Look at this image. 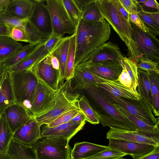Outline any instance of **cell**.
I'll return each mask as SVG.
<instances>
[{"label": "cell", "instance_id": "obj_1", "mask_svg": "<svg viewBox=\"0 0 159 159\" xmlns=\"http://www.w3.org/2000/svg\"><path fill=\"white\" fill-rule=\"evenodd\" d=\"M111 28L104 20L101 22L81 19L76 28L75 65L85 62L92 53L109 39Z\"/></svg>", "mask_w": 159, "mask_h": 159}, {"label": "cell", "instance_id": "obj_2", "mask_svg": "<svg viewBox=\"0 0 159 159\" xmlns=\"http://www.w3.org/2000/svg\"><path fill=\"white\" fill-rule=\"evenodd\" d=\"M101 6L105 19L125 43L128 49L127 55L137 65L142 56L134 40L130 22L127 21L120 13L114 0H101Z\"/></svg>", "mask_w": 159, "mask_h": 159}, {"label": "cell", "instance_id": "obj_3", "mask_svg": "<svg viewBox=\"0 0 159 159\" xmlns=\"http://www.w3.org/2000/svg\"><path fill=\"white\" fill-rule=\"evenodd\" d=\"M99 108L95 111L99 123L103 126L124 130H137L133 123L118 110L102 93L97 86H90L84 89Z\"/></svg>", "mask_w": 159, "mask_h": 159}, {"label": "cell", "instance_id": "obj_4", "mask_svg": "<svg viewBox=\"0 0 159 159\" xmlns=\"http://www.w3.org/2000/svg\"><path fill=\"white\" fill-rule=\"evenodd\" d=\"M70 80H67L65 83L59 86L53 107L45 113L34 118L41 126L50 124L67 111L75 109H80L78 104L80 94L70 91Z\"/></svg>", "mask_w": 159, "mask_h": 159}, {"label": "cell", "instance_id": "obj_5", "mask_svg": "<svg viewBox=\"0 0 159 159\" xmlns=\"http://www.w3.org/2000/svg\"><path fill=\"white\" fill-rule=\"evenodd\" d=\"M9 73L15 103L23 107L28 113L38 79L30 69Z\"/></svg>", "mask_w": 159, "mask_h": 159}, {"label": "cell", "instance_id": "obj_6", "mask_svg": "<svg viewBox=\"0 0 159 159\" xmlns=\"http://www.w3.org/2000/svg\"><path fill=\"white\" fill-rule=\"evenodd\" d=\"M99 88L103 95L112 103L120 105L148 125L155 126L159 125L158 117H155L150 106L142 98L139 100L129 99L113 95Z\"/></svg>", "mask_w": 159, "mask_h": 159}, {"label": "cell", "instance_id": "obj_7", "mask_svg": "<svg viewBox=\"0 0 159 159\" xmlns=\"http://www.w3.org/2000/svg\"><path fill=\"white\" fill-rule=\"evenodd\" d=\"M69 142L61 137L41 138L33 147L38 159H70Z\"/></svg>", "mask_w": 159, "mask_h": 159}, {"label": "cell", "instance_id": "obj_8", "mask_svg": "<svg viewBox=\"0 0 159 159\" xmlns=\"http://www.w3.org/2000/svg\"><path fill=\"white\" fill-rule=\"evenodd\" d=\"M38 79V84L30 102L28 112L31 117L35 118L47 112L53 107L56 102L57 90H54Z\"/></svg>", "mask_w": 159, "mask_h": 159}, {"label": "cell", "instance_id": "obj_9", "mask_svg": "<svg viewBox=\"0 0 159 159\" xmlns=\"http://www.w3.org/2000/svg\"><path fill=\"white\" fill-rule=\"evenodd\" d=\"M47 6L49 11L52 32L64 37L65 34H75L76 27L70 19L61 0H47Z\"/></svg>", "mask_w": 159, "mask_h": 159}, {"label": "cell", "instance_id": "obj_10", "mask_svg": "<svg viewBox=\"0 0 159 159\" xmlns=\"http://www.w3.org/2000/svg\"><path fill=\"white\" fill-rule=\"evenodd\" d=\"M134 39L141 53L142 58L159 62V41L155 35L148 34L130 22ZM141 59V58H140Z\"/></svg>", "mask_w": 159, "mask_h": 159}, {"label": "cell", "instance_id": "obj_11", "mask_svg": "<svg viewBox=\"0 0 159 159\" xmlns=\"http://www.w3.org/2000/svg\"><path fill=\"white\" fill-rule=\"evenodd\" d=\"M30 70L38 78L54 90H58L60 83L63 81L60 71L53 67L49 54L42 57Z\"/></svg>", "mask_w": 159, "mask_h": 159}, {"label": "cell", "instance_id": "obj_12", "mask_svg": "<svg viewBox=\"0 0 159 159\" xmlns=\"http://www.w3.org/2000/svg\"><path fill=\"white\" fill-rule=\"evenodd\" d=\"M34 4L29 20L46 41L52 32L49 11L43 0H34Z\"/></svg>", "mask_w": 159, "mask_h": 159}, {"label": "cell", "instance_id": "obj_13", "mask_svg": "<svg viewBox=\"0 0 159 159\" xmlns=\"http://www.w3.org/2000/svg\"><path fill=\"white\" fill-rule=\"evenodd\" d=\"M124 57L118 46L109 42L95 50L85 62L120 63V60Z\"/></svg>", "mask_w": 159, "mask_h": 159}, {"label": "cell", "instance_id": "obj_14", "mask_svg": "<svg viewBox=\"0 0 159 159\" xmlns=\"http://www.w3.org/2000/svg\"><path fill=\"white\" fill-rule=\"evenodd\" d=\"M108 140V146L131 156L133 159H138L148 154L156 147L150 144L124 140L115 139Z\"/></svg>", "mask_w": 159, "mask_h": 159}, {"label": "cell", "instance_id": "obj_15", "mask_svg": "<svg viewBox=\"0 0 159 159\" xmlns=\"http://www.w3.org/2000/svg\"><path fill=\"white\" fill-rule=\"evenodd\" d=\"M41 126L34 118L31 117L14 133L13 139L24 145L33 147L41 138Z\"/></svg>", "mask_w": 159, "mask_h": 159}, {"label": "cell", "instance_id": "obj_16", "mask_svg": "<svg viewBox=\"0 0 159 159\" xmlns=\"http://www.w3.org/2000/svg\"><path fill=\"white\" fill-rule=\"evenodd\" d=\"M86 121L80 123L70 121L52 127L44 126L41 130V138L63 137L69 141L83 128Z\"/></svg>", "mask_w": 159, "mask_h": 159}, {"label": "cell", "instance_id": "obj_17", "mask_svg": "<svg viewBox=\"0 0 159 159\" xmlns=\"http://www.w3.org/2000/svg\"><path fill=\"white\" fill-rule=\"evenodd\" d=\"M99 83L97 87L117 97L130 100H139L141 97L121 84L117 80H110L98 76Z\"/></svg>", "mask_w": 159, "mask_h": 159}, {"label": "cell", "instance_id": "obj_18", "mask_svg": "<svg viewBox=\"0 0 159 159\" xmlns=\"http://www.w3.org/2000/svg\"><path fill=\"white\" fill-rule=\"evenodd\" d=\"M80 64L96 75L112 80L118 79L122 70L120 63H95L88 62Z\"/></svg>", "mask_w": 159, "mask_h": 159}, {"label": "cell", "instance_id": "obj_19", "mask_svg": "<svg viewBox=\"0 0 159 159\" xmlns=\"http://www.w3.org/2000/svg\"><path fill=\"white\" fill-rule=\"evenodd\" d=\"M106 138L108 139H115L149 144L155 146H159V143L140 134L137 130L130 131L110 127L107 133Z\"/></svg>", "mask_w": 159, "mask_h": 159}, {"label": "cell", "instance_id": "obj_20", "mask_svg": "<svg viewBox=\"0 0 159 159\" xmlns=\"http://www.w3.org/2000/svg\"><path fill=\"white\" fill-rule=\"evenodd\" d=\"M75 84L74 89H85L90 86H97L98 76L82 64L75 66L72 79Z\"/></svg>", "mask_w": 159, "mask_h": 159}, {"label": "cell", "instance_id": "obj_21", "mask_svg": "<svg viewBox=\"0 0 159 159\" xmlns=\"http://www.w3.org/2000/svg\"><path fill=\"white\" fill-rule=\"evenodd\" d=\"M4 112L8 124L13 134L31 118L23 107L16 103L8 107Z\"/></svg>", "mask_w": 159, "mask_h": 159}, {"label": "cell", "instance_id": "obj_22", "mask_svg": "<svg viewBox=\"0 0 159 159\" xmlns=\"http://www.w3.org/2000/svg\"><path fill=\"white\" fill-rule=\"evenodd\" d=\"M45 42L35 46L33 50L21 61L12 67L6 69L9 72L30 69L42 57L49 54L45 50Z\"/></svg>", "mask_w": 159, "mask_h": 159}, {"label": "cell", "instance_id": "obj_23", "mask_svg": "<svg viewBox=\"0 0 159 159\" xmlns=\"http://www.w3.org/2000/svg\"><path fill=\"white\" fill-rule=\"evenodd\" d=\"M113 104L133 123L139 133L159 143V125L155 126L148 125L129 112L120 105L116 103Z\"/></svg>", "mask_w": 159, "mask_h": 159}, {"label": "cell", "instance_id": "obj_24", "mask_svg": "<svg viewBox=\"0 0 159 159\" xmlns=\"http://www.w3.org/2000/svg\"><path fill=\"white\" fill-rule=\"evenodd\" d=\"M34 2L30 0H10L4 11L19 19H29Z\"/></svg>", "mask_w": 159, "mask_h": 159}, {"label": "cell", "instance_id": "obj_25", "mask_svg": "<svg viewBox=\"0 0 159 159\" xmlns=\"http://www.w3.org/2000/svg\"><path fill=\"white\" fill-rule=\"evenodd\" d=\"M108 146L96 144L87 142L75 144L71 150L70 159H84L91 157L105 149Z\"/></svg>", "mask_w": 159, "mask_h": 159}, {"label": "cell", "instance_id": "obj_26", "mask_svg": "<svg viewBox=\"0 0 159 159\" xmlns=\"http://www.w3.org/2000/svg\"><path fill=\"white\" fill-rule=\"evenodd\" d=\"M15 103L10 74L6 69L0 87V114Z\"/></svg>", "mask_w": 159, "mask_h": 159}, {"label": "cell", "instance_id": "obj_27", "mask_svg": "<svg viewBox=\"0 0 159 159\" xmlns=\"http://www.w3.org/2000/svg\"><path fill=\"white\" fill-rule=\"evenodd\" d=\"M6 153L12 159H38L33 147L24 145L13 139Z\"/></svg>", "mask_w": 159, "mask_h": 159}, {"label": "cell", "instance_id": "obj_28", "mask_svg": "<svg viewBox=\"0 0 159 159\" xmlns=\"http://www.w3.org/2000/svg\"><path fill=\"white\" fill-rule=\"evenodd\" d=\"M138 75L137 91L141 97L150 106L154 115L155 110L149 78V72L138 68Z\"/></svg>", "mask_w": 159, "mask_h": 159}, {"label": "cell", "instance_id": "obj_29", "mask_svg": "<svg viewBox=\"0 0 159 159\" xmlns=\"http://www.w3.org/2000/svg\"><path fill=\"white\" fill-rule=\"evenodd\" d=\"M101 0H90L82 12L81 19L84 20L101 22L105 19L101 10Z\"/></svg>", "mask_w": 159, "mask_h": 159}, {"label": "cell", "instance_id": "obj_30", "mask_svg": "<svg viewBox=\"0 0 159 159\" xmlns=\"http://www.w3.org/2000/svg\"><path fill=\"white\" fill-rule=\"evenodd\" d=\"M70 37H64L57 46L50 54L56 57L59 61L61 74L63 80H65L66 65L69 46Z\"/></svg>", "mask_w": 159, "mask_h": 159}, {"label": "cell", "instance_id": "obj_31", "mask_svg": "<svg viewBox=\"0 0 159 159\" xmlns=\"http://www.w3.org/2000/svg\"><path fill=\"white\" fill-rule=\"evenodd\" d=\"M13 136L4 112L0 114V153H6Z\"/></svg>", "mask_w": 159, "mask_h": 159}, {"label": "cell", "instance_id": "obj_32", "mask_svg": "<svg viewBox=\"0 0 159 159\" xmlns=\"http://www.w3.org/2000/svg\"><path fill=\"white\" fill-rule=\"evenodd\" d=\"M22 46L21 43L10 37H0V61L4 62Z\"/></svg>", "mask_w": 159, "mask_h": 159}, {"label": "cell", "instance_id": "obj_33", "mask_svg": "<svg viewBox=\"0 0 159 159\" xmlns=\"http://www.w3.org/2000/svg\"><path fill=\"white\" fill-rule=\"evenodd\" d=\"M75 36L74 34L70 37L65 68V80L66 81L71 80L73 77L75 68Z\"/></svg>", "mask_w": 159, "mask_h": 159}, {"label": "cell", "instance_id": "obj_34", "mask_svg": "<svg viewBox=\"0 0 159 159\" xmlns=\"http://www.w3.org/2000/svg\"><path fill=\"white\" fill-rule=\"evenodd\" d=\"M78 104L80 110L85 116L86 121L94 125L99 123L97 112L85 96L80 97Z\"/></svg>", "mask_w": 159, "mask_h": 159}, {"label": "cell", "instance_id": "obj_35", "mask_svg": "<svg viewBox=\"0 0 159 159\" xmlns=\"http://www.w3.org/2000/svg\"><path fill=\"white\" fill-rule=\"evenodd\" d=\"M35 47L28 44L16 50L3 62L5 68L12 67L21 61L33 50Z\"/></svg>", "mask_w": 159, "mask_h": 159}, {"label": "cell", "instance_id": "obj_36", "mask_svg": "<svg viewBox=\"0 0 159 159\" xmlns=\"http://www.w3.org/2000/svg\"><path fill=\"white\" fill-rule=\"evenodd\" d=\"M120 64L122 67L126 70L132 83V89L136 93L137 91L138 75V68L137 64L129 57H124L120 60Z\"/></svg>", "mask_w": 159, "mask_h": 159}, {"label": "cell", "instance_id": "obj_37", "mask_svg": "<svg viewBox=\"0 0 159 159\" xmlns=\"http://www.w3.org/2000/svg\"><path fill=\"white\" fill-rule=\"evenodd\" d=\"M159 74L149 72V78L151 86L155 116H158L159 114Z\"/></svg>", "mask_w": 159, "mask_h": 159}, {"label": "cell", "instance_id": "obj_38", "mask_svg": "<svg viewBox=\"0 0 159 159\" xmlns=\"http://www.w3.org/2000/svg\"><path fill=\"white\" fill-rule=\"evenodd\" d=\"M29 19H19L5 12H0V25L10 27H17L24 31V27Z\"/></svg>", "mask_w": 159, "mask_h": 159}, {"label": "cell", "instance_id": "obj_39", "mask_svg": "<svg viewBox=\"0 0 159 159\" xmlns=\"http://www.w3.org/2000/svg\"><path fill=\"white\" fill-rule=\"evenodd\" d=\"M24 31L26 34L30 45L35 46L46 41L40 33L29 20L24 27Z\"/></svg>", "mask_w": 159, "mask_h": 159}, {"label": "cell", "instance_id": "obj_40", "mask_svg": "<svg viewBox=\"0 0 159 159\" xmlns=\"http://www.w3.org/2000/svg\"><path fill=\"white\" fill-rule=\"evenodd\" d=\"M61 0L70 19L76 28L81 19L82 12L77 7L73 0Z\"/></svg>", "mask_w": 159, "mask_h": 159}, {"label": "cell", "instance_id": "obj_41", "mask_svg": "<svg viewBox=\"0 0 159 159\" xmlns=\"http://www.w3.org/2000/svg\"><path fill=\"white\" fill-rule=\"evenodd\" d=\"M126 155L125 153L108 146L106 149L102 151L84 159H118Z\"/></svg>", "mask_w": 159, "mask_h": 159}, {"label": "cell", "instance_id": "obj_42", "mask_svg": "<svg viewBox=\"0 0 159 159\" xmlns=\"http://www.w3.org/2000/svg\"><path fill=\"white\" fill-rule=\"evenodd\" d=\"M137 13L145 25L148 28L149 32L156 36L159 34V25L152 19L147 11H144L142 7Z\"/></svg>", "mask_w": 159, "mask_h": 159}, {"label": "cell", "instance_id": "obj_43", "mask_svg": "<svg viewBox=\"0 0 159 159\" xmlns=\"http://www.w3.org/2000/svg\"><path fill=\"white\" fill-rule=\"evenodd\" d=\"M80 109H75L67 111L58 117L50 124L46 125L48 127H52L70 121L79 112Z\"/></svg>", "mask_w": 159, "mask_h": 159}, {"label": "cell", "instance_id": "obj_44", "mask_svg": "<svg viewBox=\"0 0 159 159\" xmlns=\"http://www.w3.org/2000/svg\"><path fill=\"white\" fill-rule=\"evenodd\" d=\"M158 63L155 61L141 58L137 65L138 68L142 70L159 74Z\"/></svg>", "mask_w": 159, "mask_h": 159}, {"label": "cell", "instance_id": "obj_45", "mask_svg": "<svg viewBox=\"0 0 159 159\" xmlns=\"http://www.w3.org/2000/svg\"><path fill=\"white\" fill-rule=\"evenodd\" d=\"M64 37L52 32L48 38L45 42V50L50 54L57 46Z\"/></svg>", "mask_w": 159, "mask_h": 159}, {"label": "cell", "instance_id": "obj_46", "mask_svg": "<svg viewBox=\"0 0 159 159\" xmlns=\"http://www.w3.org/2000/svg\"><path fill=\"white\" fill-rule=\"evenodd\" d=\"M138 11H134L129 14L130 22L132 23L144 32L148 34H151L148 28L145 25L138 14Z\"/></svg>", "mask_w": 159, "mask_h": 159}, {"label": "cell", "instance_id": "obj_47", "mask_svg": "<svg viewBox=\"0 0 159 159\" xmlns=\"http://www.w3.org/2000/svg\"><path fill=\"white\" fill-rule=\"evenodd\" d=\"M10 37L16 41L29 42L28 37L25 31L17 27L11 28Z\"/></svg>", "mask_w": 159, "mask_h": 159}, {"label": "cell", "instance_id": "obj_48", "mask_svg": "<svg viewBox=\"0 0 159 159\" xmlns=\"http://www.w3.org/2000/svg\"><path fill=\"white\" fill-rule=\"evenodd\" d=\"M119 1L129 14L134 11H138V5L136 3L135 0H119Z\"/></svg>", "mask_w": 159, "mask_h": 159}, {"label": "cell", "instance_id": "obj_49", "mask_svg": "<svg viewBox=\"0 0 159 159\" xmlns=\"http://www.w3.org/2000/svg\"><path fill=\"white\" fill-rule=\"evenodd\" d=\"M138 159H159V146L155 147L152 151Z\"/></svg>", "mask_w": 159, "mask_h": 159}, {"label": "cell", "instance_id": "obj_50", "mask_svg": "<svg viewBox=\"0 0 159 159\" xmlns=\"http://www.w3.org/2000/svg\"><path fill=\"white\" fill-rule=\"evenodd\" d=\"M117 8L120 13L128 22L129 21V13L122 5L119 0H114Z\"/></svg>", "mask_w": 159, "mask_h": 159}, {"label": "cell", "instance_id": "obj_51", "mask_svg": "<svg viewBox=\"0 0 159 159\" xmlns=\"http://www.w3.org/2000/svg\"><path fill=\"white\" fill-rule=\"evenodd\" d=\"M90 1V0H73L76 7L82 13Z\"/></svg>", "mask_w": 159, "mask_h": 159}, {"label": "cell", "instance_id": "obj_52", "mask_svg": "<svg viewBox=\"0 0 159 159\" xmlns=\"http://www.w3.org/2000/svg\"><path fill=\"white\" fill-rule=\"evenodd\" d=\"M11 28V27L0 25V37H10Z\"/></svg>", "mask_w": 159, "mask_h": 159}, {"label": "cell", "instance_id": "obj_53", "mask_svg": "<svg viewBox=\"0 0 159 159\" xmlns=\"http://www.w3.org/2000/svg\"><path fill=\"white\" fill-rule=\"evenodd\" d=\"M142 3L146 7L156 9L159 11V4L156 0H146Z\"/></svg>", "mask_w": 159, "mask_h": 159}, {"label": "cell", "instance_id": "obj_54", "mask_svg": "<svg viewBox=\"0 0 159 159\" xmlns=\"http://www.w3.org/2000/svg\"><path fill=\"white\" fill-rule=\"evenodd\" d=\"M50 55L51 63L53 67L55 69L60 71V64L58 60L55 56Z\"/></svg>", "mask_w": 159, "mask_h": 159}, {"label": "cell", "instance_id": "obj_55", "mask_svg": "<svg viewBox=\"0 0 159 159\" xmlns=\"http://www.w3.org/2000/svg\"><path fill=\"white\" fill-rule=\"evenodd\" d=\"M71 121L81 123L86 121V120L85 116L82 112L80 111L73 118Z\"/></svg>", "mask_w": 159, "mask_h": 159}, {"label": "cell", "instance_id": "obj_56", "mask_svg": "<svg viewBox=\"0 0 159 159\" xmlns=\"http://www.w3.org/2000/svg\"><path fill=\"white\" fill-rule=\"evenodd\" d=\"M148 13L154 21L159 25V11H157V12H148Z\"/></svg>", "mask_w": 159, "mask_h": 159}, {"label": "cell", "instance_id": "obj_57", "mask_svg": "<svg viewBox=\"0 0 159 159\" xmlns=\"http://www.w3.org/2000/svg\"><path fill=\"white\" fill-rule=\"evenodd\" d=\"M10 0H0V12H4Z\"/></svg>", "mask_w": 159, "mask_h": 159}, {"label": "cell", "instance_id": "obj_58", "mask_svg": "<svg viewBox=\"0 0 159 159\" xmlns=\"http://www.w3.org/2000/svg\"><path fill=\"white\" fill-rule=\"evenodd\" d=\"M0 159H12L7 154L5 153H0Z\"/></svg>", "mask_w": 159, "mask_h": 159}, {"label": "cell", "instance_id": "obj_59", "mask_svg": "<svg viewBox=\"0 0 159 159\" xmlns=\"http://www.w3.org/2000/svg\"><path fill=\"white\" fill-rule=\"evenodd\" d=\"M6 69L3 62L0 61V75L3 73Z\"/></svg>", "mask_w": 159, "mask_h": 159}, {"label": "cell", "instance_id": "obj_60", "mask_svg": "<svg viewBox=\"0 0 159 159\" xmlns=\"http://www.w3.org/2000/svg\"><path fill=\"white\" fill-rule=\"evenodd\" d=\"M5 71H6V70H5ZM5 71L1 75H0V87L1 86V84H2V82L3 78V77H4V73L5 72Z\"/></svg>", "mask_w": 159, "mask_h": 159}, {"label": "cell", "instance_id": "obj_61", "mask_svg": "<svg viewBox=\"0 0 159 159\" xmlns=\"http://www.w3.org/2000/svg\"><path fill=\"white\" fill-rule=\"evenodd\" d=\"M125 159V158H119V159Z\"/></svg>", "mask_w": 159, "mask_h": 159}]
</instances>
